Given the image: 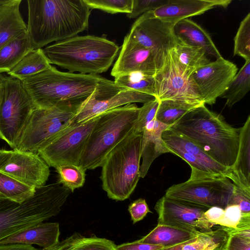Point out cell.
Returning <instances> with one entry per match:
<instances>
[{"instance_id": "27", "label": "cell", "mask_w": 250, "mask_h": 250, "mask_svg": "<svg viewBox=\"0 0 250 250\" xmlns=\"http://www.w3.org/2000/svg\"><path fill=\"white\" fill-rule=\"evenodd\" d=\"M51 63L42 48L33 49L6 74L23 81L51 67Z\"/></svg>"}, {"instance_id": "46", "label": "cell", "mask_w": 250, "mask_h": 250, "mask_svg": "<svg viewBox=\"0 0 250 250\" xmlns=\"http://www.w3.org/2000/svg\"><path fill=\"white\" fill-rule=\"evenodd\" d=\"M0 250H42L29 245L22 244H9L0 245Z\"/></svg>"}, {"instance_id": "17", "label": "cell", "mask_w": 250, "mask_h": 250, "mask_svg": "<svg viewBox=\"0 0 250 250\" xmlns=\"http://www.w3.org/2000/svg\"><path fill=\"white\" fill-rule=\"evenodd\" d=\"M49 167L38 153L14 149L0 171L36 188L45 185L50 175Z\"/></svg>"}, {"instance_id": "40", "label": "cell", "mask_w": 250, "mask_h": 250, "mask_svg": "<svg viewBox=\"0 0 250 250\" xmlns=\"http://www.w3.org/2000/svg\"><path fill=\"white\" fill-rule=\"evenodd\" d=\"M168 0H133L131 12L126 14L130 19H134L158 8Z\"/></svg>"}, {"instance_id": "37", "label": "cell", "mask_w": 250, "mask_h": 250, "mask_svg": "<svg viewBox=\"0 0 250 250\" xmlns=\"http://www.w3.org/2000/svg\"><path fill=\"white\" fill-rule=\"evenodd\" d=\"M83 0L91 9H99L110 14H129L133 6V0Z\"/></svg>"}, {"instance_id": "29", "label": "cell", "mask_w": 250, "mask_h": 250, "mask_svg": "<svg viewBox=\"0 0 250 250\" xmlns=\"http://www.w3.org/2000/svg\"><path fill=\"white\" fill-rule=\"evenodd\" d=\"M113 241L95 236L89 237L73 233L55 246L42 250H117Z\"/></svg>"}, {"instance_id": "44", "label": "cell", "mask_w": 250, "mask_h": 250, "mask_svg": "<svg viewBox=\"0 0 250 250\" xmlns=\"http://www.w3.org/2000/svg\"><path fill=\"white\" fill-rule=\"evenodd\" d=\"M116 248L117 250H157L163 247L159 245L145 244L136 241L122 244L117 246Z\"/></svg>"}, {"instance_id": "8", "label": "cell", "mask_w": 250, "mask_h": 250, "mask_svg": "<svg viewBox=\"0 0 250 250\" xmlns=\"http://www.w3.org/2000/svg\"><path fill=\"white\" fill-rule=\"evenodd\" d=\"M35 108L21 81L0 74V139L13 150Z\"/></svg>"}, {"instance_id": "45", "label": "cell", "mask_w": 250, "mask_h": 250, "mask_svg": "<svg viewBox=\"0 0 250 250\" xmlns=\"http://www.w3.org/2000/svg\"><path fill=\"white\" fill-rule=\"evenodd\" d=\"M224 212V208L219 207H212L205 212L204 215L208 221L214 225H217Z\"/></svg>"}, {"instance_id": "24", "label": "cell", "mask_w": 250, "mask_h": 250, "mask_svg": "<svg viewBox=\"0 0 250 250\" xmlns=\"http://www.w3.org/2000/svg\"><path fill=\"white\" fill-rule=\"evenodd\" d=\"M21 0H11L0 6V48L22 33L27 25L20 10Z\"/></svg>"}, {"instance_id": "12", "label": "cell", "mask_w": 250, "mask_h": 250, "mask_svg": "<svg viewBox=\"0 0 250 250\" xmlns=\"http://www.w3.org/2000/svg\"><path fill=\"white\" fill-rule=\"evenodd\" d=\"M152 95L129 90L102 77L94 91L77 110L72 121L82 122L108 110L129 104L154 100Z\"/></svg>"}, {"instance_id": "35", "label": "cell", "mask_w": 250, "mask_h": 250, "mask_svg": "<svg viewBox=\"0 0 250 250\" xmlns=\"http://www.w3.org/2000/svg\"><path fill=\"white\" fill-rule=\"evenodd\" d=\"M58 173V183L68 188L73 192L83 186L85 180V171L74 165H64L55 168Z\"/></svg>"}, {"instance_id": "2", "label": "cell", "mask_w": 250, "mask_h": 250, "mask_svg": "<svg viewBox=\"0 0 250 250\" xmlns=\"http://www.w3.org/2000/svg\"><path fill=\"white\" fill-rule=\"evenodd\" d=\"M196 144L218 163L231 168L239 148V128L229 125L205 104L185 114L169 126Z\"/></svg>"}, {"instance_id": "28", "label": "cell", "mask_w": 250, "mask_h": 250, "mask_svg": "<svg viewBox=\"0 0 250 250\" xmlns=\"http://www.w3.org/2000/svg\"><path fill=\"white\" fill-rule=\"evenodd\" d=\"M174 49L180 67L188 74L191 75L210 62L206 52L201 47L190 45L177 39Z\"/></svg>"}, {"instance_id": "42", "label": "cell", "mask_w": 250, "mask_h": 250, "mask_svg": "<svg viewBox=\"0 0 250 250\" xmlns=\"http://www.w3.org/2000/svg\"><path fill=\"white\" fill-rule=\"evenodd\" d=\"M128 210L131 220L135 224L144 219L149 212H151L145 199L139 198L132 202L128 206Z\"/></svg>"}, {"instance_id": "15", "label": "cell", "mask_w": 250, "mask_h": 250, "mask_svg": "<svg viewBox=\"0 0 250 250\" xmlns=\"http://www.w3.org/2000/svg\"><path fill=\"white\" fill-rule=\"evenodd\" d=\"M158 224L172 226L199 233L210 230L214 226L204 215L208 209L168 198L165 195L156 202Z\"/></svg>"}, {"instance_id": "31", "label": "cell", "mask_w": 250, "mask_h": 250, "mask_svg": "<svg viewBox=\"0 0 250 250\" xmlns=\"http://www.w3.org/2000/svg\"><path fill=\"white\" fill-rule=\"evenodd\" d=\"M229 237L221 227L201 232L195 239L185 244L182 250H225Z\"/></svg>"}, {"instance_id": "48", "label": "cell", "mask_w": 250, "mask_h": 250, "mask_svg": "<svg viewBox=\"0 0 250 250\" xmlns=\"http://www.w3.org/2000/svg\"><path fill=\"white\" fill-rule=\"evenodd\" d=\"M194 239H193V240H194ZM193 240H190L188 242H185V243H182L181 244H179V245H175V246H171V247H169L163 248L158 249L157 250H182V247L185 244L190 242V241H192Z\"/></svg>"}, {"instance_id": "10", "label": "cell", "mask_w": 250, "mask_h": 250, "mask_svg": "<svg viewBox=\"0 0 250 250\" xmlns=\"http://www.w3.org/2000/svg\"><path fill=\"white\" fill-rule=\"evenodd\" d=\"M233 184L224 176L189 179L168 188L165 195L194 206L208 209L225 208L232 194Z\"/></svg>"}, {"instance_id": "39", "label": "cell", "mask_w": 250, "mask_h": 250, "mask_svg": "<svg viewBox=\"0 0 250 250\" xmlns=\"http://www.w3.org/2000/svg\"><path fill=\"white\" fill-rule=\"evenodd\" d=\"M228 205H238L242 215H250V189L234 185Z\"/></svg>"}, {"instance_id": "41", "label": "cell", "mask_w": 250, "mask_h": 250, "mask_svg": "<svg viewBox=\"0 0 250 250\" xmlns=\"http://www.w3.org/2000/svg\"><path fill=\"white\" fill-rule=\"evenodd\" d=\"M242 217L239 207L236 205H228L224 208V213L217 225L235 229Z\"/></svg>"}, {"instance_id": "20", "label": "cell", "mask_w": 250, "mask_h": 250, "mask_svg": "<svg viewBox=\"0 0 250 250\" xmlns=\"http://www.w3.org/2000/svg\"><path fill=\"white\" fill-rule=\"evenodd\" d=\"M169 126L154 119L144 127L142 132L140 177L144 178L154 160L161 155L170 152L162 138L163 132Z\"/></svg>"}, {"instance_id": "19", "label": "cell", "mask_w": 250, "mask_h": 250, "mask_svg": "<svg viewBox=\"0 0 250 250\" xmlns=\"http://www.w3.org/2000/svg\"><path fill=\"white\" fill-rule=\"evenodd\" d=\"M232 0H168L167 2L150 12L155 18L170 23L201 15L216 7L227 8Z\"/></svg>"}, {"instance_id": "1", "label": "cell", "mask_w": 250, "mask_h": 250, "mask_svg": "<svg viewBox=\"0 0 250 250\" xmlns=\"http://www.w3.org/2000/svg\"><path fill=\"white\" fill-rule=\"evenodd\" d=\"M27 33L34 49L87 30L91 9L83 0H28Z\"/></svg>"}, {"instance_id": "16", "label": "cell", "mask_w": 250, "mask_h": 250, "mask_svg": "<svg viewBox=\"0 0 250 250\" xmlns=\"http://www.w3.org/2000/svg\"><path fill=\"white\" fill-rule=\"evenodd\" d=\"M237 72L236 64L223 57L195 71L191 77L205 104H214Z\"/></svg>"}, {"instance_id": "50", "label": "cell", "mask_w": 250, "mask_h": 250, "mask_svg": "<svg viewBox=\"0 0 250 250\" xmlns=\"http://www.w3.org/2000/svg\"></svg>"}, {"instance_id": "6", "label": "cell", "mask_w": 250, "mask_h": 250, "mask_svg": "<svg viewBox=\"0 0 250 250\" xmlns=\"http://www.w3.org/2000/svg\"><path fill=\"white\" fill-rule=\"evenodd\" d=\"M139 110L136 104H129L99 115L79 166L85 171L101 167L108 153L134 131Z\"/></svg>"}, {"instance_id": "22", "label": "cell", "mask_w": 250, "mask_h": 250, "mask_svg": "<svg viewBox=\"0 0 250 250\" xmlns=\"http://www.w3.org/2000/svg\"><path fill=\"white\" fill-rule=\"evenodd\" d=\"M229 179L233 184L250 189V115L239 128V148L236 159L230 168Z\"/></svg>"}, {"instance_id": "18", "label": "cell", "mask_w": 250, "mask_h": 250, "mask_svg": "<svg viewBox=\"0 0 250 250\" xmlns=\"http://www.w3.org/2000/svg\"><path fill=\"white\" fill-rule=\"evenodd\" d=\"M158 65L153 52L125 36L119 56L111 72L113 77L138 72L154 76Z\"/></svg>"}, {"instance_id": "23", "label": "cell", "mask_w": 250, "mask_h": 250, "mask_svg": "<svg viewBox=\"0 0 250 250\" xmlns=\"http://www.w3.org/2000/svg\"><path fill=\"white\" fill-rule=\"evenodd\" d=\"M176 39L187 44L202 47L208 55L222 57L209 33L194 21L186 19L176 22L173 28Z\"/></svg>"}, {"instance_id": "36", "label": "cell", "mask_w": 250, "mask_h": 250, "mask_svg": "<svg viewBox=\"0 0 250 250\" xmlns=\"http://www.w3.org/2000/svg\"><path fill=\"white\" fill-rule=\"evenodd\" d=\"M233 55L250 60V13L240 22L234 38Z\"/></svg>"}, {"instance_id": "5", "label": "cell", "mask_w": 250, "mask_h": 250, "mask_svg": "<svg viewBox=\"0 0 250 250\" xmlns=\"http://www.w3.org/2000/svg\"><path fill=\"white\" fill-rule=\"evenodd\" d=\"M71 192L56 182L36 188L22 203L0 195V241L57 215Z\"/></svg>"}, {"instance_id": "25", "label": "cell", "mask_w": 250, "mask_h": 250, "mask_svg": "<svg viewBox=\"0 0 250 250\" xmlns=\"http://www.w3.org/2000/svg\"><path fill=\"white\" fill-rule=\"evenodd\" d=\"M199 233L172 226L157 224L149 233L137 241L167 248L192 240Z\"/></svg>"}, {"instance_id": "21", "label": "cell", "mask_w": 250, "mask_h": 250, "mask_svg": "<svg viewBox=\"0 0 250 250\" xmlns=\"http://www.w3.org/2000/svg\"><path fill=\"white\" fill-rule=\"evenodd\" d=\"M59 224L56 222L40 223L0 241V245L36 244L43 249L50 248L59 242Z\"/></svg>"}, {"instance_id": "11", "label": "cell", "mask_w": 250, "mask_h": 250, "mask_svg": "<svg viewBox=\"0 0 250 250\" xmlns=\"http://www.w3.org/2000/svg\"><path fill=\"white\" fill-rule=\"evenodd\" d=\"M76 112V110L67 108H35L28 119L15 149L38 153L46 142L73 122Z\"/></svg>"}, {"instance_id": "33", "label": "cell", "mask_w": 250, "mask_h": 250, "mask_svg": "<svg viewBox=\"0 0 250 250\" xmlns=\"http://www.w3.org/2000/svg\"><path fill=\"white\" fill-rule=\"evenodd\" d=\"M36 188L29 187L0 171V195L18 203L33 197Z\"/></svg>"}, {"instance_id": "47", "label": "cell", "mask_w": 250, "mask_h": 250, "mask_svg": "<svg viewBox=\"0 0 250 250\" xmlns=\"http://www.w3.org/2000/svg\"><path fill=\"white\" fill-rule=\"evenodd\" d=\"M13 150L0 149V170L6 165L11 156Z\"/></svg>"}, {"instance_id": "32", "label": "cell", "mask_w": 250, "mask_h": 250, "mask_svg": "<svg viewBox=\"0 0 250 250\" xmlns=\"http://www.w3.org/2000/svg\"><path fill=\"white\" fill-rule=\"evenodd\" d=\"M203 104L176 100L159 101L155 119L170 126L189 111Z\"/></svg>"}, {"instance_id": "13", "label": "cell", "mask_w": 250, "mask_h": 250, "mask_svg": "<svg viewBox=\"0 0 250 250\" xmlns=\"http://www.w3.org/2000/svg\"><path fill=\"white\" fill-rule=\"evenodd\" d=\"M174 48L168 52L163 64L153 76L156 98L159 101L176 100L205 104L191 75L180 67Z\"/></svg>"}, {"instance_id": "7", "label": "cell", "mask_w": 250, "mask_h": 250, "mask_svg": "<svg viewBox=\"0 0 250 250\" xmlns=\"http://www.w3.org/2000/svg\"><path fill=\"white\" fill-rule=\"evenodd\" d=\"M142 133L134 131L106 155L101 166L103 189L110 199L124 201L135 189L140 177Z\"/></svg>"}, {"instance_id": "9", "label": "cell", "mask_w": 250, "mask_h": 250, "mask_svg": "<svg viewBox=\"0 0 250 250\" xmlns=\"http://www.w3.org/2000/svg\"><path fill=\"white\" fill-rule=\"evenodd\" d=\"M99 115L86 121L71 122L46 142L38 154L49 167L64 165L79 166L87 139Z\"/></svg>"}, {"instance_id": "3", "label": "cell", "mask_w": 250, "mask_h": 250, "mask_svg": "<svg viewBox=\"0 0 250 250\" xmlns=\"http://www.w3.org/2000/svg\"><path fill=\"white\" fill-rule=\"evenodd\" d=\"M102 77L59 71L54 66L22 81L36 108L77 110L94 91Z\"/></svg>"}, {"instance_id": "34", "label": "cell", "mask_w": 250, "mask_h": 250, "mask_svg": "<svg viewBox=\"0 0 250 250\" xmlns=\"http://www.w3.org/2000/svg\"><path fill=\"white\" fill-rule=\"evenodd\" d=\"M114 82L119 86L150 95L156 98L153 76L134 72L115 77Z\"/></svg>"}, {"instance_id": "43", "label": "cell", "mask_w": 250, "mask_h": 250, "mask_svg": "<svg viewBox=\"0 0 250 250\" xmlns=\"http://www.w3.org/2000/svg\"><path fill=\"white\" fill-rule=\"evenodd\" d=\"M226 250H250V238L229 235Z\"/></svg>"}, {"instance_id": "4", "label": "cell", "mask_w": 250, "mask_h": 250, "mask_svg": "<svg viewBox=\"0 0 250 250\" xmlns=\"http://www.w3.org/2000/svg\"><path fill=\"white\" fill-rule=\"evenodd\" d=\"M119 49L115 43L105 37L77 35L43 50L51 64L71 73L97 75L109 68Z\"/></svg>"}, {"instance_id": "49", "label": "cell", "mask_w": 250, "mask_h": 250, "mask_svg": "<svg viewBox=\"0 0 250 250\" xmlns=\"http://www.w3.org/2000/svg\"><path fill=\"white\" fill-rule=\"evenodd\" d=\"M11 0H0V6L9 3Z\"/></svg>"}, {"instance_id": "14", "label": "cell", "mask_w": 250, "mask_h": 250, "mask_svg": "<svg viewBox=\"0 0 250 250\" xmlns=\"http://www.w3.org/2000/svg\"><path fill=\"white\" fill-rule=\"evenodd\" d=\"M174 24L155 18L149 12L138 18L127 35L153 52L159 69L168 52L176 44L177 39L173 30Z\"/></svg>"}, {"instance_id": "30", "label": "cell", "mask_w": 250, "mask_h": 250, "mask_svg": "<svg viewBox=\"0 0 250 250\" xmlns=\"http://www.w3.org/2000/svg\"><path fill=\"white\" fill-rule=\"evenodd\" d=\"M250 89V60L237 72L228 88L220 97L226 100V105L232 107L242 100Z\"/></svg>"}, {"instance_id": "26", "label": "cell", "mask_w": 250, "mask_h": 250, "mask_svg": "<svg viewBox=\"0 0 250 250\" xmlns=\"http://www.w3.org/2000/svg\"><path fill=\"white\" fill-rule=\"evenodd\" d=\"M27 32L0 48V74L8 73L33 50Z\"/></svg>"}, {"instance_id": "38", "label": "cell", "mask_w": 250, "mask_h": 250, "mask_svg": "<svg viewBox=\"0 0 250 250\" xmlns=\"http://www.w3.org/2000/svg\"><path fill=\"white\" fill-rule=\"evenodd\" d=\"M159 103V100L156 98L153 101L144 104L141 107H139L134 132L142 133L146 125L155 119Z\"/></svg>"}]
</instances>
